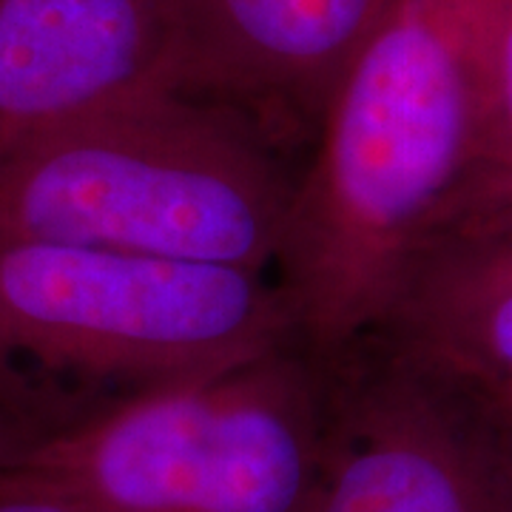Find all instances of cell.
Listing matches in <instances>:
<instances>
[{
  "label": "cell",
  "instance_id": "1",
  "mask_svg": "<svg viewBox=\"0 0 512 512\" xmlns=\"http://www.w3.org/2000/svg\"><path fill=\"white\" fill-rule=\"evenodd\" d=\"M501 0H393L336 86L293 191L276 282L322 367L367 348L476 163Z\"/></svg>",
  "mask_w": 512,
  "mask_h": 512
},
{
  "label": "cell",
  "instance_id": "2",
  "mask_svg": "<svg viewBox=\"0 0 512 512\" xmlns=\"http://www.w3.org/2000/svg\"><path fill=\"white\" fill-rule=\"evenodd\" d=\"M293 345L271 274L0 242V413L29 441Z\"/></svg>",
  "mask_w": 512,
  "mask_h": 512
},
{
  "label": "cell",
  "instance_id": "3",
  "mask_svg": "<svg viewBox=\"0 0 512 512\" xmlns=\"http://www.w3.org/2000/svg\"><path fill=\"white\" fill-rule=\"evenodd\" d=\"M296 180L237 114L154 92L0 157V242L276 276Z\"/></svg>",
  "mask_w": 512,
  "mask_h": 512
},
{
  "label": "cell",
  "instance_id": "4",
  "mask_svg": "<svg viewBox=\"0 0 512 512\" xmlns=\"http://www.w3.org/2000/svg\"><path fill=\"white\" fill-rule=\"evenodd\" d=\"M325 424V367L293 345L29 441L0 495L72 512H308Z\"/></svg>",
  "mask_w": 512,
  "mask_h": 512
},
{
  "label": "cell",
  "instance_id": "5",
  "mask_svg": "<svg viewBox=\"0 0 512 512\" xmlns=\"http://www.w3.org/2000/svg\"><path fill=\"white\" fill-rule=\"evenodd\" d=\"M328 424L308 512H512L501 441L376 348L325 367Z\"/></svg>",
  "mask_w": 512,
  "mask_h": 512
},
{
  "label": "cell",
  "instance_id": "6",
  "mask_svg": "<svg viewBox=\"0 0 512 512\" xmlns=\"http://www.w3.org/2000/svg\"><path fill=\"white\" fill-rule=\"evenodd\" d=\"M393 0H165L177 92L237 114L274 148L316 140Z\"/></svg>",
  "mask_w": 512,
  "mask_h": 512
},
{
  "label": "cell",
  "instance_id": "7",
  "mask_svg": "<svg viewBox=\"0 0 512 512\" xmlns=\"http://www.w3.org/2000/svg\"><path fill=\"white\" fill-rule=\"evenodd\" d=\"M154 92H177L165 0H0V157Z\"/></svg>",
  "mask_w": 512,
  "mask_h": 512
},
{
  "label": "cell",
  "instance_id": "8",
  "mask_svg": "<svg viewBox=\"0 0 512 512\" xmlns=\"http://www.w3.org/2000/svg\"><path fill=\"white\" fill-rule=\"evenodd\" d=\"M512 436V211L450 222L416 259L367 345Z\"/></svg>",
  "mask_w": 512,
  "mask_h": 512
},
{
  "label": "cell",
  "instance_id": "9",
  "mask_svg": "<svg viewBox=\"0 0 512 512\" xmlns=\"http://www.w3.org/2000/svg\"><path fill=\"white\" fill-rule=\"evenodd\" d=\"M512 211V0H501L484 60L476 163L453 220ZM447 222V225H450ZM444 225V228H447ZM441 234V231H439Z\"/></svg>",
  "mask_w": 512,
  "mask_h": 512
},
{
  "label": "cell",
  "instance_id": "10",
  "mask_svg": "<svg viewBox=\"0 0 512 512\" xmlns=\"http://www.w3.org/2000/svg\"><path fill=\"white\" fill-rule=\"evenodd\" d=\"M26 444H29V439L0 413V481L12 470V464L18 461V456L23 453Z\"/></svg>",
  "mask_w": 512,
  "mask_h": 512
},
{
  "label": "cell",
  "instance_id": "11",
  "mask_svg": "<svg viewBox=\"0 0 512 512\" xmlns=\"http://www.w3.org/2000/svg\"><path fill=\"white\" fill-rule=\"evenodd\" d=\"M0 512H72L37 495H0Z\"/></svg>",
  "mask_w": 512,
  "mask_h": 512
},
{
  "label": "cell",
  "instance_id": "12",
  "mask_svg": "<svg viewBox=\"0 0 512 512\" xmlns=\"http://www.w3.org/2000/svg\"><path fill=\"white\" fill-rule=\"evenodd\" d=\"M501 456H504V470H507V481H510V493H512V436L501 441Z\"/></svg>",
  "mask_w": 512,
  "mask_h": 512
}]
</instances>
